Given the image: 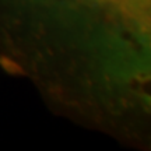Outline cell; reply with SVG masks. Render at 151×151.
<instances>
[{
  "mask_svg": "<svg viewBox=\"0 0 151 151\" xmlns=\"http://www.w3.org/2000/svg\"><path fill=\"white\" fill-rule=\"evenodd\" d=\"M0 69L58 118L151 151V0H0Z\"/></svg>",
  "mask_w": 151,
  "mask_h": 151,
  "instance_id": "obj_1",
  "label": "cell"
}]
</instances>
